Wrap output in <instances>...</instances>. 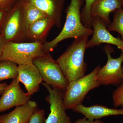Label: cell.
Masks as SVG:
<instances>
[{
    "label": "cell",
    "instance_id": "cell-1",
    "mask_svg": "<svg viewBox=\"0 0 123 123\" xmlns=\"http://www.w3.org/2000/svg\"><path fill=\"white\" fill-rule=\"evenodd\" d=\"M84 0H70L66 11V19L63 29L59 35L50 42L43 45L45 53L53 51L59 43L69 38H78L92 35L93 30L83 25L81 21L80 9Z\"/></svg>",
    "mask_w": 123,
    "mask_h": 123
},
{
    "label": "cell",
    "instance_id": "cell-2",
    "mask_svg": "<svg viewBox=\"0 0 123 123\" xmlns=\"http://www.w3.org/2000/svg\"><path fill=\"white\" fill-rule=\"evenodd\" d=\"M88 37L84 36L75 39L56 60L68 82L84 76L86 72L87 65L84 56Z\"/></svg>",
    "mask_w": 123,
    "mask_h": 123
},
{
    "label": "cell",
    "instance_id": "cell-3",
    "mask_svg": "<svg viewBox=\"0 0 123 123\" xmlns=\"http://www.w3.org/2000/svg\"><path fill=\"white\" fill-rule=\"evenodd\" d=\"M101 68L98 65L88 75L68 82L63 96L64 106L66 110H72L76 106L82 104L89 92L101 85L97 79Z\"/></svg>",
    "mask_w": 123,
    "mask_h": 123
},
{
    "label": "cell",
    "instance_id": "cell-4",
    "mask_svg": "<svg viewBox=\"0 0 123 123\" xmlns=\"http://www.w3.org/2000/svg\"><path fill=\"white\" fill-rule=\"evenodd\" d=\"M43 43L38 42L6 43L0 61H10L18 65L33 63V60L45 54Z\"/></svg>",
    "mask_w": 123,
    "mask_h": 123
},
{
    "label": "cell",
    "instance_id": "cell-5",
    "mask_svg": "<svg viewBox=\"0 0 123 123\" xmlns=\"http://www.w3.org/2000/svg\"><path fill=\"white\" fill-rule=\"evenodd\" d=\"M26 33L21 4L20 0H18L8 12L0 36L5 43H22L27 40Z\"/></svg>",
    "mask_w": 123,
    "mask_h": 123
},
{
    "label": "cell",
    "instance_id": "cell-6",
    "mask_svg": "<svg viewBox=\"0 0 123 123\" xmlns=\"http://www.w3.org/2000/svg\"><path fill=\"white\" fill-rule=\"evenodd\" d=\"M33 63L39 70L44 82L52 88L65 91L69 82L50 52L35 58Z\"/></svg>",
    "mask_w": 123,
    "mask_h": 123
},
{
    "label": "cell",
    "instance_id": "cell-7",
    "mask_svg": "<svg viewBox=\"0 0 123 123\" xmlns=\"http://www.w3.org/2000/svg\"><path fill=\"white\" fill-rule=\"evenodd\" d=\"M107 56L105 65L101 68L98 73L97 79L102 85H119L123 82V73L121 64L123 62V52L117 58H112L111 53L114 52L112 47L106 44L104 48Z\"/></svg>",
    "mask_w": 123,
    "mask_h": 123
},
{
    "label": "cell",
    "instance_id": "cell-8",
    "mask_svg": "<svg viewBox=\"0 0 123 123\" xmlns=\"http://www.w3.org/2000/svg\"><path fill=\"white\" fill-rule=\"evenodd\" d=\"M42 84L49 93L46 100L50 104V111L45 123H72L64 106V91L52 88L45 82Z\"/></svg>",
    "mask_w": 123,
    "mask_h": 123
},
{
    "label": "cell",
    "instance_id": "cell-9",
    "mask_svg": "<svg viewBox=\"0 0 123 123\" xmlns=\"http://www.w3.org/2000/svg\"><path fill=\"white\" fill-rule=\"evenodd\" d=\"M92 27L93 28V36L88 40L87 48L99 46L102 43H107L116 46L123 52V41L116 37L110 33L107 26L102 19L98 17L92 18Z\"/></svg>",
    "mask_w": 123,
    "mask_h": 123
},
{
    "label": "cell",
    "instance_id": "cell-10",
    "mask_svg": "<svg viewBox=\"0 0 123 123\" xmlns=\"http://www.w3.org/2000/svg\"><path fill=\"white\" fill-rule=\"evenodd\" d=\"M17 78L8 86L0 98V112H4L14 107L23 105L30 100L31 96L21 88Z\"/></svg>",
    "mask_w": 123,
    "mask_h": 123
},
{
    "label": "cell",
    "instance_id": "cell-11",
    "mask_svg": "<svg viewBox=\"0 0 123 123\" xmlns=\"http://www.w3.org/2000/svg\"><path fill=\"white\" fill-rule=\"evenodd\" d=\"M18 72L17 78L25 86L27 94L31 96L39 90L43 78L39 70L33 63L18 65Z\"/></svg>",
    "mask_w": 123,
    "mask_h": 123
},
{
    "label": "cell",
    "instance_id": "cell-12",
    "mask_svg": "<svg viewBox=\"0 0 123 123\" xmlns=\"http://www.w3.org/2000/svg\"><path fill=\"white\" fill-rule=\"evenodd\" d=\"M38 108L35 101L30 100L25 105L15 107L9 113L0 115V123H28Z\"/></svg>",
    "mask_w": 123,
    "mask_h": 123
},
{
    "label": "cell",
    "instance_id": "cell-13",
    "mask_svg": "<svg viewBox=\"0 0 123 123\" xmlns=\"http://www.w3.org/2000/svg\"><path fill=\"white\" fill-rule=\"evenodd\" d=\"M72 110L74 112L83 115L91 121L98 120L106 117L123 115V108L119 109L110 108L98 104L89 107L80 104L74 108Z\"/></svg>",
    "mask_w": 123,
    "mask_h": 123
},
{
    "label": "cell",
    "instance_id": "cell-14",
    "mask_svg": "<svg viewBox=\"0 0 123 123\" xmlns=\"http://www.w3.org/2000/svg\"><path fill=\"white\" fill-rule=\"evenodd\" d=\"M123 0H95L91 7V16L102 19L108 26L111 22L110 14L123 9Z\"/></svg>",
    "mask_w": 123,
    "mask_h": 123
},
{
    "label": "cell",
    "instance_id": "cell-15",
    "mask_svg": "<svg viewBox=\"0 0 123 123\" xmlns=\"http://www.w3.org/2000/svg\"><path fill=\"white\" fill-rule=\"evenodd\" d=\"M30 2L53 20L55 25H61L62 12L65 0H24Z\"/></svg>",
    "mask_w": 123,
    "mask_h": 123
},
{
    "label": "cell",
    "instance_id": "cell-16",
    "mask_svg": "<svg viewBox=\"0 0 123 123\" xmlns=\"http://www.w3.org/2000/svg\"><path fill=\"white\" fill-rule=\"evenodd\" d=\"M54 25L55 23L53 20L48 17L37 20L28 28L27 40L45 43L49 31Z\"/></svg>",
    "mask_w": 123,
    "mask_h": 123
},
{
    "label": "cell",
    "instance_id": "cell-17",
    "mask_svg": "<svg viewBox=\"0 0 123 123\" xmlns=\"http://www.w3.org/2000/svg\"><path fill=\"white\" fill-rule=\"evenodd\" d=\"M20 1L27 32L29 27L34 22L47 16L43 11L31 2L24 0Z\"/></svg>",
    "mask_w": 123,
    "mask_h": 123
},
{
    "label": "cell",
    "instance_id": "cell-18",
    "mask_svg": "<svg viewBox=\"0 0 123 123\" xmlns=\"http://www.w3.org/2000/svg\"><path fill=\"white\" fill-rule=\"evenodd\" d=\"M18 66L13 62L0 61V82L9 79H14L18 76Z\"/></svg>",
    "mask_w": 123,
    "mask_h": 123
},
{
    "label": "cell",
    "instance_id": "cell-19",
    "mask_svg": "<svg viewBox=\"0 0 123 123\" xmlns=\"http://www.w3.org/2000/svg\"><path fill=\"white\" fill-rule=\"evenodd\" d=\"M113 21L107 26L110 31L118 32L121 36V39L123 41V9L117 10L114 12Z\"/></svg>",
    "mask_w": 123,
    "mask_h": 123
},
{
    "label": "cell",
    "instance_id": "cell-20",
    "mask_svg": "<svg viewBox=\"0 0 123 123\" xmlns=\"http://www.w3.org/2000/svg\"><path fill=\"white\" fill-rule=\"evenodd\" d=\"M85 4L81 11L82 24L88 28L92 29V18L90 15L91 7L95 0H85Z\"/></svg>",
    "mask_w": 123,
    "mask_h": 123
},
{
    "label": "cell",
    "instance_id": "cell-21",
    "mask_svg": "<svg viewBox=\"0 0 123 123\" xmlns=\"http://www.w3.org/2000/svg\"><path fill=\"white\" fill-rule=\"evenodd\" d=\"M112 99L114 106L123 108V82L112 93Z\"/></svg>",
    "mask_w": 123,
    "mask_h": 123
},
{
    "label": "cell",
    "instance_id": "cell-22",
    "mask_svg": "<svg viewBox=\"0 0 123 123\" xmlns=\"http://www.w3.org/2000/svg\"><path fill=\"white\" fill-rule=\"evenodd\" d=\"M45 113L44 110L38 108L32 115L28 123H45Z\"/></svg>",
    "mask_w": 123,
    "mask_h": 123
},
{
    "label": "cell",
    "instance_id": "cell-23",
    "mask_svg": "<svg viewBox=\"0 0 123 123\" xmlns=\"http://www.w3.org/2000/svg\"><path fill=\"white\" fill-rule=\"evenodd\" d=\"M18 0H0V10L9 11Z\"/></svg>",
    "mask_w": 123,
    "mask_h": 123
},
{
    "label": "cell",
    "instance_id": "cell-24",
    "mask_svg": "<svg viewBox=\"0 0 123 123\" xmlns=\"http://www.w3.org/2000/svg\"><path fill=\"white\" fill-rule=\"evenodd\" d=\"M8 11L0 10V35L2 26L7 17Z\"/></svg>",
    "mask_w": 123,
    "mask_h": 123
},
{
    "label": "cell",
    "instance_id": "cell-25",
    "mask_svg": "<svg viewBox=\"0 0 123 123\" xmlns=\"http://www.w3.org/2000/svg\"><path fill=\"white\" fill-rule=\"evenodd\" d=\"M74 123H104L103 121L99 120H96L93 121L88 120V119L84 117V118L79 119L75 121Z\"/></svg>",
    "mask_w": 123,
    "mask_h": 123
},
{
    "label": "cell",
    "instance_id": "cell-26",
    "mask_svg": "<svg viewBox=\"0 0 123 123\" xmlns=\"http://www.w3.org/2000/svg\"><path fill=\"white\" fill-rule=\"evenodd\" d=\"M6 43L0 35V59L2 55L4 46Z\"/></svg>",
    "mask_w": 123,
    "mask_h": 123
},
{
    "label": "cell",
    "instance_id": "cell-27",
    "mask_svg": "<svg viewBox=\"0 0 123 123\" xmlns=\"http://www.w3.org/2000/svg\"><path fill=\"white\" fill-rule=\"evenodd\" d=\"M8 86V85L6 83H0V95L2 94Z\"/></svg>",
    "mask_w": 123,
    "mask_h": 123
},
{
    "label": "cell",
    "instance_id": "cell-28",
    "mask_svg": "<svg viewBox=\"0 0 123 123\" xmlns=\"http://www.w3.org/2000/svg\"><path fill=\"white\" fill-rule=\"evenodd\" d=\"M122 69H123V67H122Z\"/></svg>",
    "mask_w": 123,
    "mask_h": 123
},
{
    "label": "cell",
    "instance_id": "cell-29",
    "mask_svg": "<svg viewBox=\"0 0 123 123\" xmlns=\"http://www.w3.org/2000/svg\"></svg>",
    "mask_w": 123,
    "mask_h": 123
}]
</instances>
